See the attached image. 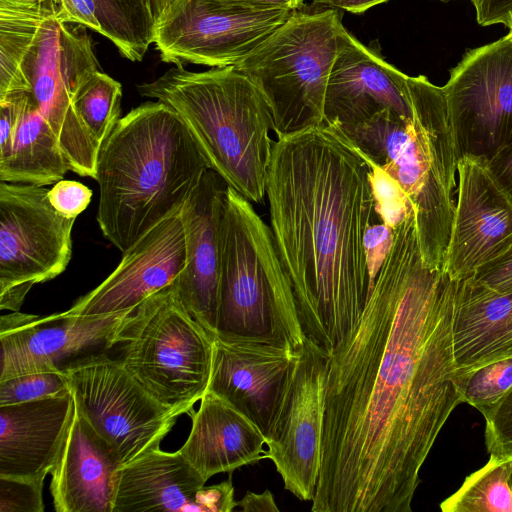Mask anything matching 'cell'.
<instances>
[{"instance_id":"44","label":"cell","mask_w":512,"mask_h":512,"mask_svg":"<svg viewBox=\"0 0 512 512\" xmlns=\"http://www.w3.org/2000/svg\"><path fill=\"white\" fill-rule=\"evenodd\" d=\"M176 1L177 0H150L155 24Z\"/></svg>"},{"instance_id":"31","label":"cell","mask_w":512,"mask_h":512,"mask_svg":"<svg viewBox=\"0 0 512 512\" xmlns=\"http://www.w3.org/2000/svg\"><path fill=\"white\" fill-rule=\"evenodd\" d=\"M364 158L370 166L369 179L376 213L382 223L394 229L414 210L413 206L395 179L365 156Z\"/></svg>"},{"instance_id":"28","label":"cell","mask_w":512,"mask_h":512,"mask_svg":"<svg viewBox=\"0 0 512 512\" xmlns=\"http://www.w3.org/2000/svg\"><path fill=\"white\" fill-rule=\"evenodd\" d=\"M121 98V84L101 70L92 74L75 96L78 115L100 145L121 118Z\"/></svg>"},{"instance_id":"15","label":"cell","mask_w":512,"mask_h":512,"mask_svg":"<svg viewBox=\"0 0 512 512\" xmlns=\"http://www.w3.org/2000/svg\"><path fill=\"white\" fill-rule=\"evenodd\" d=\"M134 311L99 316L60 313L48 317L13 311L1 316L0 381L63 370L66 360L81 353L120 344Z\"/></svg>"},{"instance_id":"23","label":"cell","mask_w":512,"mask_h":512,"mask_svg":"<svg viewBox=\"0 0 512 512\" xmlns=\"http://www.w3.org/2000/svg\"><path fill=\"white\" fill-rule=\"evenodd\" d=\"M122 466L118 452L75 407L61 452L50 472L55 511L112 512Z\"/></svg>"},{"instance_id":"29","label":"cell","mask_w":512,"mask_h":512,"mask_svg":"<svg viewBox=\"0 0 512 512\" xmlns=\"http://www.w3.org/2000/svg\"><path fill=\"white\" fill-rule=\"evenodd\" d=\"M512 389V357L491 362L473 371L466 383L465 402L480 413Z\"/></svg>"},{"instance_id":"12","label":"cell","mask_w":512,"mask_h":512,"mask_svg":"<svg viewBox=\"0 0 512 512\" xmlns=\"http://www.w3.org/2000/svg\"><path fill=\"white\" fill-rule=\"evenodd\" d=\"M294 10L260 9L231 0H177L156 22L153 43L163 62L223 68L253 51Z\"/></svg>"},{"instance_id":"35","label":"cell","mask_w":512,"mask_h":512,"mask_svg":"<svg viewBox=\"0 0 512 512\" xmlns=\"http://www.w3.org/2000/svg\"><path fill=\"white\" fill-rule=\"evenodd\" d=\"M92 190L73 180H60L48 191L51 205L62 215L76 218L90 204Z\"/></svg>"},{"instance_id":"1","label":"cell","mask_w":512,"mask_h":512,"mask_svg":"<svg viewBox=\"0 0 512 512\" xmlns=\"http://www.w3.org/2000/svg\"><path fill=\"white\" fill-rule=\"evenodd\" d=\"M458 282L395 228L353 331L328 359L313 512H411L420 470L465 402L453 341Z\"/></svg>"},{"instance_id":"16","label":"cell","mask_w":512,"mask_h":512,"mask_svg":"<svg viewBox=\"0 0 512 512\" xmlns=\"http://www.w3.org/2000/svg\"><path fill=\"white\" fill-rule=\"evenodd\" d=\"M457 173V202L444 271L462 281L512 248V200L481 159L460 158Z\"/></svg>"},{"instance_id":"27","label":"cell","mask_w":512,"mask_h":512,"mask_svg":"<svg viewBox=\"0 0 512 512\" xmlns=\"http://www.w3.org/2000/svg\"><path fill=\"white\" fill-rule=\"evenodd\" d=\"M443 512H512V457L490 455L440 504Z\"/></svg>"},{"instance_id":"13","label":"cell","mask_w":512,"mask_h":512,"mask_svg":"<svg viewBox=\"0 0 512 512\" xmlns=\"http://www.w3.org/2000/svg\"><path fill=\"white\" fill-rule=\"evenodd\" d=\"M458 160H491L512 141V38L468 50L443 86Z\"/></svg>"},{"instance_id":"9","label":"cell","mask_w":512,"mask_h":512,"mask_svg":"<svg viewBox=\"0 0 512 512\" xmlns=\"http://www.w3.org/2000/svg\"><path fill=\"white\" fill-rule=\"evenodd\" d=\"M57 16L37 28L21 63V78L56 135L69 171L95 179L100 144L82 122L74 99L100 66L86 28Z\"/></svg>"},{"instance_id":"5","label":"cell","mask_w":512,"mask_h":512,"mask_svg":"<svg viewBox=\"0 0 512 512\" xmlns=\"http://www.w3.org/2000/svg\"><path fill=\"white\" fill-rule=\"evenodd\" d=\"M186 125L209 169L253 203L266 196L273 116L260 89L234 66L192 72L172 67L136 86Z\"/></svg>"},{"instance_id":"41","label":"cell","mask_w":512,"mask_h":512,"mask_svg":"<svg viewBox=\"0 0 512 512\" xmlns=\"http://www.w3.org/2000/svg\"><path fill=\"white\" fill-rule=\"evenodd\" d=\"M389 0H314L315 3L352 13H362L375 5Z\"/></svg>"},{"instance_id":"11","label":"cell","mask_w":512,"mask_h":512,"mask_svg":"<svg viewBox=\"0 0 512 512\" xmlns=\"http://www.w3.org/2000/svg\"><path fill=\"white\" fill-rule=\"evenodd\" d=\"M77 411L123 465L159 448L177 415L155 400L120 360L90 354L63 368Z\"/></svg>"},{"instance_id":"10","label":"cell","mask_w":512,"mask_h":512,"mask_svg":"<svg viewBox=\"0 0 512 512\" xmlns=\"http://www.w3.org/2000/svg\"><path fill=\"white\" fill-rule=\"evenodd\" d=\"M48 189L0 184V309L19 311L30 289L59 276L72 256L76 218L60 214Z\"/></svg>"},{"instance_id":"19","label":"cell","mask_w":512,"mask_h":512,"mask_svg":"<svg viewBox=\"0 0 512 512\" xmlns=\"http://www.w3.org/2000/svg\"><path fill=\"white\" fill-rule=\"evenodd\" d=\"M205 483L179 451L156 448L120 468L112 512L234 510L231 478L209 487Z\"/></svg>"},{"instance_id":"2","label":"cell","mask_w":512,"mask_h":512,"mask_svg":"<svg viewBox=\"0 0 512 512\" xmlns=\"http://www.w3.org/2000/svg\"><path fill=\"white\" fill-rule=\"evenodd\" d=\"M370 166L335 125L273 142L270 229L306 341L328 355L354 329L371 290L364 235L381 222Z\"/></svg>"},{"instance_id":"34","label":"cell","mask_w":512,"mask_h":512,"mask_svg":"<svg viewBox=\"0 0 512 512\" xmlns=\"http://www.w3.org/2000/svg\"><path fill=\"white\" fill-rule=\"evenodd\" d=\"M43 482L0 477V512H43Z\"/></svg>"},{"instance_id":"3","label":"cell","mask_w":512,"mask_h":512,"mask_svg":"<svg viewBox=\"0 0 512 512\" xmlns=\"http://www.w3.org/2000/svg\"><path fill=\"white\" fill-rule=\"evenodd\" d=\"M208 166L178 114L147 101L121 117L98 152L96 220L110 243L125 252L181 210Z\"/></svg>"},{"instance_id":"8","label":"cell","mask_w":512,"mask_h":512,"mask_svg":"<svg viewBox=\"0 0 512 512\" xmlns=\"http://www.w3.org/2000/svg\"><path fill=\"white\" fill-rule=\"evenodd\" d=\"M120 344L124 368L177 416L207 392L214 339L183 305L175 281L135 309Z\"/></svg>"},{"instance_id":"26","label":"cell","mask_w":512,"mask_h":512,"mask_svg":"<svg viewBox=\"0 0 512 512\" xmlns=\"http://www.w3.org/2000/svg\"><path fill=\"white\" fill-rule=\"evenodd\" d=\"M459 374H470L512 357V292L502 293L473 277L459 281L453 327Z\"/></svg>"},{"instance_id":"32","label":"cell","mask_w":512,"mask_h":512,"mask_svg":"<svg viewBox=\"0 0 512 512\" xmlns=\"http://www.w3.org/2000/svg\"><path fill=\"white\" fill-rule=\"evenodd\" d=\"M105 11L117 19L147 52L153 43L155 21L150 0H98Z\"/></svg>"},{"instance_id":"4","label":"cell","mask_w":512,"mask_h":512,"mask_svg":"<svg viewBox=\"0 0 512 512\" xmlns=\"http://www.w3.org/2000/svg\"><path fill=\"white\" fill-rule=\"evenodd\" d=\"M408 89L411 119L383 110L365 121L335 126L404 190L414 209L424 263L444 270L458 155L443 87L418 78Z\"/></svg>"},{"instance_id":"37","label":"cell","mask_w":512,"mask_h":512,"mask_svg":"<svg viewBox=\"0 0 512 512\" xmlns=\"http://www.w3.org/2000/svg\"><path fill=\"white\" fill-rule=\"evenodd\" d=\"M473 278L498 292H512V248L500 258L479 269Z\"/></svg>"},{"instance_id":"17","label":"cell","mask_w":512,"mask_h":512,"mask_svg":"<svg viewBox=\"0 0 512 512\" xmlns=\"http://www.w3.org/2000/svg\"><path fill=\"white\" fill-rule=\"evenodd\" d=\"M213 339L207 391L246 416L266 440L280 414L300 348Z\"/></svg>"},{"instance_id":"33","label":"cell","mask_w":512,"mask_h":512,"mask_svg":"<svg viewBox=\"0 0 512 512\" xmlns=\"http://www.w3.org/2000/svg\"><path fill=\"white\" fill-rule=\"evenodd\" d=\"M481 414L485 420V443L490 455L512 457V389Z\"/></svg>"},{"instance_id":"14","label":"cell","mask_w":512,"mask_h":512,"mask_svg":"<svg viewBox=\"0 0 512 512\" xmlns=\"http://www.w3.org/2000/svg\"><path fill=\"white\" fill-rule=\"evenodd\" d=\"M329 355L305 341L280 414L266 438L270 459L284 487L302 501L313 500L321 467L326 375Z\"/></svg>"},{"instance_id":"46","label":"cell","mask_w":512,"mask_h":512,"mask_svg":"<svg viewBox=\"0 0 512 512\" xmlns=\"http://www.w3.org/2000/svg\"><path fill=\"white\" fill-rule=\"evenodd\" d=\"M441 1H449V0H441Z\"/></svg>"},{"instance_id":"24","label":"cell","mask_w":512,"mask_h":512,"mask_svg":"<svg viewBox=\"0 0 512 512\" xmlns=\"http://www.w3.org/2000/svg\"><path fill=\"white\" fill-rule=\"evenodd\" d=\"M69 171L58 139L30 92L0 98V181L48 186Z\"/></svg>"},{"instance_id":"22","label":"cell","mask_w":512,"mask_h":512,"mask_svg":"<svg viewBox=\"0 0 512 512\" xmlns=\"http://www.w3.org/2000/svg\"><path fill=\"white\" fill-rule=\"evenodd\" d=\"M75 414L71 391L0 406V477L44 481Z\"/></svg>"},{"instance_id":"21","label":"cell","mask_w":512,"mask_h":512,"mask_svg":"<svg viewBox=\"0 0 512 512\" xmlns=\"http://www.w3.org/2000/svg\"><path fill=\"white\" fill-rule=\"evenodd\" d=\"M227 186L215 171L208 169L181 208L187 262L175 285L183 305L212 337L218 319L221 228Z\"/></svg>"},{"instance_id":"30","label":"cell","mask_w":512,"mask_h":512,"mask_svg":"<svg viewBox=\"0 0 512 512\" xmlns=\"http://www.w3.org/2000/svg\"><path fill=\"white\" fill-rule=\"evenodd\" d=\"M69 391L64 370L18 375L0 381V406L25 403Z\"/></svg>"},{"instance_id":"42","label":"cell","mask_w":512,"mask_h":512,"mask_svg":"<svg viewBox=\"0 0 512 512\" xmlns=\"http://www.w3.org/2000/svg\"><path fill=\"white\" fill-rule=\"evenodd\" d=\"M60 4L59 0H0V11H27Z\"/></svg>"},{"instance_id":"39","label":"cell","mask_w":512,"mask_h":512,"mask_svg":"<svg viewBox=\"0 0 512 512\" xmlns=\"http://www.w3.org/2000/svg\"><path fill=\"white\" fill-rule=\"evenodd\" d=\"M486 164L495 181L512 200V141Z\"/></svg>"},{"instance_id":"40","label":"cell","mask_w":512,"mask_h":512,"mask_svg":"<svg viewBox=\"0 0 512 512\" xmlns=\"http://www.w3.org/2000/svg\"><path fill=\"white\" fill-rule=\"evenodd\" d=\"M236 507L245 512H278L274 497L268 489L261 494L247 492L245 496L236 501Z\"/></svg>"},{"instance_id":"45","label":"cell","mask_w":512,"mask_h":512,"mask_svg":"<svg viewBox=\"0 0 512 512\" xmlns=\"http://www.w3.org/2000/svg\"><path fill=\"white\" fill-rule=\"evenodd\" d=\"M509 30L510 32L508 33V35L512 38V25L510 26Z\"/></svg>"},{"instance_id":"18","label":"cell","mask_w":512,"mask_h":512,"mask_svg":"<svg viewBox=\"0 0 512 512\" xmlns=\"http://www.w3.org/2000/svg\"><path fill=\"white\" fill-rule=\"evenodd\" d=\"M186 262L185 232L178 210L123 252L113 272L62 314L99 316L134 311L145 299L172 284Z\"/></svg>"},{"instance_id":"38","label":"cell","mask_w":512,"mask_h":512,"mask_svg":"<svg viewBox=\"0 0 512 512\" xmlns=\"http://www.w3.org/2000/svg\"><path fill=\"white\" fill-rule=\"evenodd\" d=\"M477 22L481 26L504 24L512 25V0H471Z\"/></svg>"},{"instance_id":"6","label":"cell","mask_w":512,"mask_h":512,"mask_svg":"<svg viewBox=\"0 0 512 512\" xmlns=\"http://www.w3.org/2000/svg\"><path fill=\"white\" fill-rule=\"evenodd\" d=\"M214 337L269 343L292 350H298L306 341L293 289L270 226L252 202L229 186L221 228Z\"/></svg>"},{"instance_id":"7","label":"cell","mask_w":512,"mask_h":512,"mask_svg":"<svg viewBox=\"0 0 512 512\" xmlns=\"http://www.w3.org/2000/svg\"><path fill=\"white\" fill-rule=\"evenodd\" d=\"M344 30L340 10L303 5L234 65L268 101L277 138L324 124L326 88Z\"/></svg>"},{"instance_id":"43","label":"cell","mask_w":512,"mask_h":512,"mask_svg":"<svg viewBox=\"0 0 512 512\" xmlns=\"http://www.w3.org/2000/svg\"><path fill=\"white\" fill-rule=\"evenodd\" d=\"M260 9L295 10L304 5L305 0H231Z\"/></svg>"},{"instance_id":"25","label":"cell","mask_w":512,"mask_h":512,"mask_svg":"<svg viewBox=\"0 0 512 512\" xmlns=\"http://www.w3.org/2000/svg\"><path fill=\"white\" fill-rule=\"evenodd\" d=\"M200 401L178 451L206 481L263 459L265 437L246 416L209 391Z\"/></svg>"},{"instance_id":"36","label":"cell","mask_w":512,"mask_h":512,"mask_svg":"<svg viewBox=\"0 0 512 512\" xmlns=\"http://www.w3.org/2000/svg\"><path fill=\"white\" fill-rule=\"evenodd\" d=\"M394 238V229L382 222L371 224L364 235V248L371 277V289L379 268L388 254Z\"/></svg>"},{"instance_id":"20","label":"cell","mask_w":512,"mask_h":512,"mask_svg":"<svg viewBox=\"0 0 512 512\" xmlns=\"http://www.w3.org/2000/svg\"><path fill=\"white\" fill-rule=\"evenodd\" d=\"M378 48L344 30L326 88L325 125L359 123L383 110L412 118L408 76L386 62Z\"/></svg>"}]
</instances>
